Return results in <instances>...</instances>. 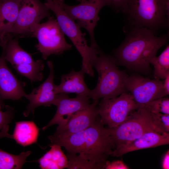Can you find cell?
Returning <instances> with one entry per match:
<instances>
[{
	"label": "cell",
	"mask_w": 169,
	"mask_h": 169,
	"mask_svg": "<svg viewBox=\"0 0 169 169\" xmlns=\"http://www.w3.org/2000/svg\"><path fill=\"white\" fill-rule=\"evenodd\" d=\"M21 0H0V42L10 31L17 19Z\"/></svg>",
	"instance_id": "d6986e66"
},
{
	"label": "cell",
	"mask_w": 169,
	"mask_h": 169,
	"mask_svg": "<svg viewBox=\"0 0 169 169\" xmlns=\"http://www.w3.org/2000/svg\"><path fill=\"white\" fill-rule=\"evenodd\" d=\"M85 74L81 69L76 71L73 69L69 73L62 75L60 83L56 86V93L66 94L74 93L77 95L90 97L91 90L85 84Z\"/></svg>",
	"instance_id": "e0dca14e"
},
{
	"label": "cell",
	"mask_w": 169,
	"mask_h": 169,
	"mask_svg": "<svg viewBox=\"0 0 169 169\" xmlns=\"http://www.w3.org/2000/svg\"><path fill=\"white\" fill-rule=\"evenodd\" d=\"M163 87L165 96L169 94V74H168L163 81Z\"/></svg>",
	"instance_id": "1f68e13d"
},
{
	"label": "cell",
	"mask_w": 169,
	"mask_h": 169,
	"mask_svg": "<svg viewBox=\"0 0 169 169\" xmlns=\"http://www.w3.org/2000/svg\"><path fill=\"white\" fill-rule=\"evenodd\" d=\"M98 107L100 121L109 128L115 127L122 123L139 108L128 92L115 97L103 98Z\"/></svg>",
	"instance_id": "ba28073f"
},
{
	"label": "cell",
	"mask_w": 169,
	"mask_h": 169,
	"mask_svg": "<svg viewBox=\"0 0 169 169\" xmlns=\"http://www.w3.org/2000/svg\"><path fill=\"white\" fill-rule=\"evenodd\" d=\"M168 39V34L157 37L146 28H132L128 30L125 40L113 51L114 57L117 65L148 74L151 72V59L167 43Z\"/></svg>",
	"instance_id": "6da1fadb"
},
{
	"label": "cell",
	"mask_w": 169,
	"mask_h": 169,
	"mask_svg": "<svg viewBox=\"0 0 169 169\" xmlns=\"http://www.w3.org/2000/svg\"><path fill=\"white\" fill-rule=\"evenodd\" d=\"M117 65L114 57L105 54L100 50L93 64V67L98 74L96 86L91 90L90 97L93 101L115 97L128 92L125 83L128 75Z\"/></svg>",
	"instance_id": "3957f363"
},
{
	"label": "cell",
	"mask_w": 169,
	"mask_h": 169,
	"mask_svg": "<svg viewBox=\"0 0 169 169\" xmlns=\"http://www.w3.org/2000/svg\"><path fill=\"white\" fill-rule=\"evenodd\" d=\"M165 97L150 101L144 106L151 113H158L169 115V99Z\"/></svg>",
	"instance_id": "4316f807"
},
{
	"label": "cell",
	"mask_w": 169,
	"mask_h": 169,
	"mask_svg": "<svg viewBox=\"0 0 169 169\" xmlns=\"http://www.w3.org/2000/svg\"><path fill=\"white\" fill-rule=\"evenodd\" d=\"M61 5L67 14L80 28L86 29L91 40L90 46L98 48L95 37L94 29L100 19L99 13L104 6H107L105 0H86L76 5L66 4L60 0Z\"/></svg>",
	"instance_id": "9c48e42d"
},
{
	"label": "cell",
	"mask_w": 169,
	"mask_h": 169,
	"mask_svg": "<svg viewBox=\"0 0 169 169\" xmlns=\"http://www.w3.org/2000/svg\"><path fill=\"white\" fill-rule=\"evenodd\" d=\"M161 166L163 169L169 168V151L168 150L164 154L162 158Z\"/></svg>",
	"instance_id": "4dcf8cb0"
},
{
	"label": "cell",
	"mask_w": 169,
	"mask_h": 169,
	"mask_svg": "<svg viewBox=\"0 0 169 169\" xmlns=\"http://www.w3.org/2000/svg\"><path fill=\"white\" fill-rule=\"evenodd\" d=\"M128 29L146 28L156 32L169 27V0H128Z\"/></svg>",
	"instance_id": "7a4b0ae2"
},
{
	"label": "cell",
	"mask_w": 169,
	"mask_h": 169,
	"mask_svg": "<svg viewBox=\"0 0 169 169\" xmlns=\"http://www.w3.org/2000/svg\"><path fill=\"white\" fill-rule=\"evenodd\" d=\"M169 133L147 132L139 138L114 149L111 156L120 157L130 152L168 144Z\"/></svg>",
	"instance_id": "2e32d148"
},
{
	"label": "cell",
	"mask_w": 169,
	"mask_h": 169,
	"mask_svg": "<svg viewBox=\"0 0 169 169\" xmlns=\"http://www.w3.org/2000/svg\"><path fill=\"white\" fill-rule=\"evenodd\" d=\"M47 65L49 70L47 78L38 87L34 88L30 93L26 94L25 97L29 101L26 110L23 112L25 117L31 113L33 114L35 109L38 106L56 105L59 94L55 91L53 64L51 61H49Z\"/></svg>",
	"instance_id": "7c38bea8"
},
{
	"label": "cell",
	"mask_w": 169,
	"mask_h": 169,
	"mask_svg": "<svg viewBox=\"0 0 169 169\" xmlns=\"http://www.w3.org/2000/svg\"><path fill=\"white\" fill-rule=\"evenodd\" d=\"M49 10L39 0H21L17 18L10 34L18 38L31 36L33 27L50 16Z\"/></svg>",
	"instance_id": "30bf717a"
},
{
	"label": "cell",
	"mask_w": 169,
	"mask_h": 169,
	"mask_svg": "<svg viewBox=\"0 0 169 169\" xmlns=\"http://www.w3.org/2000/svg\"><path fill=\"white\" fill-rule=\"evenodd\" d=\"M90 99L88 96L79 95L70 98L67 94L59 93L55 105L57 107L56 113L42 130H45L54 125H65L74 114L85 109L90 105Z\"/></svg>",
	"instance_id": "5bb4252c"
},
{
	"label": "cell",
	"mask_w": 169,
	"mask_h": 169,
	"mask_svg": "<svg viewBox=\"0 0 169 169\" xmlns=\"http://www.w3.org/2000/svg\"><path fill=\"white\" fill-rule=\"evenodd\" d=\"M98 100L94 102L85 109L74 114L64 125H58L54 134L50 137L62 138L84 131L92 125L99 115Z\"/></svg>",
	"instance_id": "4fadbf2b"
},
{
	"label": "cell",
	"mask_w": 169,
	"mask_h": 169,
	"mask_svg": "<svg viewBox=\"0 0 169 169\" xmlns=\"http://www.w3.org/2000/svg\"><path fill=\"white\" fill-rule=\"evenodd\" d=\"M13 68L18 73L28 78L31 82L41 81L43 78L42 71L44 64L41 60L35 61L31 63L16 65Z\"/></svg>",
	"instance_id": "603a6c76"
},
{
	"label": "cell",
	"mask_w": 169,
	"mask_h": 169,
	"mask_svg": "<svg viewBox=\"0 0 169 169\" xmlns=\"http://www.w3.org/2000/svg\"><path fill=\"white\" fill-rule=\"evenodd\" d=\"M107 6L112 9L116 13L125 14L127 7L128 0H105Z\"/></svg>",
	"instance_id": "f1b7e54d"
},
{
	"label": "cell",
	"mask_w": 169,
	"mask_h": 169,
	"mask_svg": "<svg viewBox=\"0 0 169 169\" xmlns=\"http://www.w3.org/2000/svg\"><path fill=\"white\" fill-rule=\"evenodd\" d=\"M9 126H4L0 131V139L3 138L13 139L12 135L9 134ZM31 151H23L19 155H13L0 148V169H20L26 162V159Z\"/></svg>",
	"instance_id": "44dd1931"
},
{
	"label": "cell",
	"mask_w": 169,
	"mask_h": 169,
	"mask_svg": "<svg viewBox=\"0 0 169 169\" xmlns=\"http://www.w3.org/2000/svg\"><path fill=\"white\" fill-rule=\"evenodd\" d=\"M104 168L107 169H128L129 167L122 161L117 160L110 162L107 161Z\"/></svg>",
	"instance_id": "f546056e"
},
{
	"label": "cell",
	"mask_w": 169,
	"mask_h": 169,
	"mask_svg": "<svg viewBox=\"0 0 169 169\" xmlns=\"http://www.w3.org/2000/svg\"><path fill=\"white\" fill-rule=\"evenodd\" d=\"M39 132V129L33 121L16 122L13 139L24 147L37 142Z\"/></svg>",
	"instance_id": "ffe728a7"
},
{
	"label": "cell",
	"mask_w": 169,
	"mask_h": 169,
	"mask_svg": "<svg viewBox=\"0 0 169 169\" xmlns=\"http://www.w3.org/2000/svg\"><path fill=\"white\" fill-rule=\"evenodd\" d=\"M48 18L46 22L35 25L31 31V37L38 40L35 46L44 60L51 55L61 54L72 47L66 42L56 19L53 16Z\"/></svg>",
	"instance_id": "8992f818"
},
{
	"label": "cell",
	"mask_w": 169,
	"mask_h": 169,
	"mask_svg": "<svg viewBox=\"0 0 169 169\" xmlns=\"http://www.w3.org/2000/svg\"><path fill=\"white\" fill-rule=\"evenodd\" d=\"M9 34L0 45L3 48L2 55L6 61L13 67L19 65L31 63L34 61L32 55L24 50L19 45L18 38H13Z\"/></svg>",
	"instance_id": "ac0fdd59"
},
{
	"label": "cell",
	"mask_w": 169,
	"mask_h": 169,
	"mask_svg": "<svg viewBox=\"0 0 169 169\" xmlns=\"http://www.w3.org/2000/svg\"><path fill=\"white\" fill-rule=\"evenodd\" d=\"M51 147L40 158L36 161L38 162L40 168L62 169L67 167L68 160L61 149V146L57 145L49 146Z\"/></svg>",
	"instance_id": "7402d4cb"
},
{
	"label": "cell",
	"mask_w": 169,
	"mask_h": 169,
	"mask_svg": "<svg viewBox=\"0 0 169 169\" xmlns=\"http://www.w3.org/2000/svg\"><path fill=\"white\" fill-rule=\"evenodd\" d=\"M67 159L68 169H99L95 164L81 158L77 154L69 153Z\"/></svg>",
	"instance_id": "d4e9b609"
},
{
	"label": "cell",
	"mask_w": 169,
	"mask_h": 169,
	"mask_svg": "<svg viewBox=\"0 0 169 169\" xmlns=\"http://www.w3.org/2000/svg\"><path fill=\"white\" fill-rule=\"evenodd\" d=\"M150 63L154 66L155 79H164L169 74V45L158 56L152 59Z\"/></svg>",
	"instance_id": "cb8c5ba5"
},
{
	"label": "cell",
	"mask_w": 169,
	"mask_h": 169,
	"mask_svg": "<svg viewBox=\"0 0 169 169\" xmlns=\"http://www.w3.org/2000/svg\"><path fill=\"white\" fill-rule=\"evenodd\" d=\"M1 96L0 95V110H1L2 108V105L1 103Z\"/></svg>",
	"instance_id": "d6a6232c"
},
{
	"label": "cell",
	"mask_w": 169,
	"mask_h": 169,
	"mask_svg": "<svg viewBox=\"0 0 169 169\" xmlns=\"http://www.w3.org/2000/svg\"><path fill=\"white\" fill-rule=\"evenodd\" d=\"M125 86L139 107L151 101L166 97L163 81L152 79L137 74L128 76Z\"/></svg>",
	"instance_id": "8fae6325"
},
{
	"label": "cell",
	"mask_w": 169,
	"mask_h": 169,
	"mask_svg": "<svg viewBox=\"0 0 169 169\" xmlns=\"http://www.w3.org/2000/svg\"><path fill=\"white\" fill-rule=\"evenodd\" d=\"M86 0H77V1L79 2L80 3L84 2Z\"/></svg>",
	"instance_id": "836d02e7"
},
{
	"label": "cell",
	"mask_w": 169,
	"mask_h": 169,
	"mask_svg": "<svg viewBox=\"0 0 169 169\" xmlns=\"http://www.w3.org/2000/svg\"><path fill=\"white\" fill-rule=\"evenodd\" d=\"M6 61L0 57V95L2 100H18L25 97L24 84L18 80L8 66Z\"/></svg>",
	"instance_id": "9a60e30c"
},
{
	"label": "cell",
	"mask_w": 169,
	"mask_h": 169,
	"mask_svg": "<svg viewBox=\"0 0 169 169\" xmlns=\"http://www.w3.org/2000/svg\"><path fill=\"white\" fill-rule=\"evenodd\" d=\"M5 111L0 110V131L4 126L11 123L14 118V108L8 105L5 106Z\"/></svg>",
	"instance_id": "83f0119b"
},
{
	"label": "cell",
	"mask_w": 169,
	"mask_h": 169,
	"mask_svg": "<svg viewBox=\"0 0 169 169\" xmlns=\"http://www.w3.org/2000/svg\"><path fill=\"white\" fill-rule=\"evenodd\" d=\"M44 4L52 11L64 34L71 40L82 58L81 70L90 77L94 73L93 64L100 51L99 48H95L88 45L79 25L66 13L60 3V0H45Z\"/></svg>",
	"instance_id": "277c9868"
},
{
	"label": "cell",
	"mask_w": 169,
	"mask_h": 169,
	"mask_svg": "<svg viewBox=\"0 0 169 169\" xmlns=\"http://www.w3.org/2000/svg\"><path fill=\"white\" fill-rule=\"evenodd\" d=\"M115 146L108 128L97 120L84 131L82 148L78 156L104 168L108 157L112 155Z\"/></svg>",
	"instance_id": "5b68a950"
},
{
	"label": "cell",
	"mask_w": 169,
	"mask_h": 169,
	"mask_svg": "<svg viewBox=\"0 0 169 169\" xmlns=\"http://www.w3.org/2000/svg\"><path fill=\"white\" fill-rule=\"evenodd\" d=\"M151 115L152 123L158 132L162 134L169 133V115L151 113Z\"/></svg>",
	"instance_id": "484cf974"
},
{
	"label": "cell",
	"mask_w": 169,
	"mask_h": 169,
	"mask_svg": "<svg viewBox=\"0 0 169 169\" xmlns=\"http://www.w3.org/2000/svg\"><path fill=\"white\" fill-rule=\"evenodd\" d=\"M108 129L115 149L139 138L147 132H158L152 123L151 112L144 106L138 108L118 126Z\"/></svg>",
	"instance_id": "52a82bcc"
}]
</instances>
